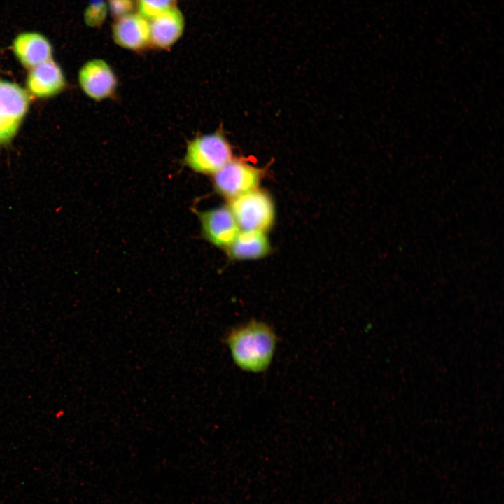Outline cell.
I'll return each instance as SVG.
<instances>
[{"mask_svg":"<svg viewBox=\"0 0 504 504\" xmlns=\"http://www.w3.org/2000/svg\"><path fill=\"white\" fill-rule=\"evenodd\" d=\"M108 6L112 16L118 20L132 13L134 2L133 0H109Z\"/></svg>","mask_w":504,"mask_h":504,"instance_id":"obj_15","label":"cell"},{"mask_svg":"<svg viewBox=\"0 0 504 504\" xmlns=\"http://www.w3.org/2000/svg\"><path fill=\"white\" fill-rule=\"evenodd\" d=\"M30 102L29 94L17 84L0 80V144L17 133Z\"/></svg>","mask_w":504,"mask_h":504,"instance_id":"obj_5","label":"cell"},{"mask_svg":"<svg viewBox=\"0 0 504 504\" xmlns=\"http://www.w3.org/2000/svg\"><path fill=\"white\" fill-rule=\"evenodd\" d=\"M262 169L232 158L213 176L215 190L227 201L259 188Z\"/></svg>","mask_w":504,"mask_h":504,"instance_id":"obj_4","label":"cell"},{"mask_svg":"<svg viewBox=\"0 0 504 504\" xmlns=\"http://www.w3.org/2000/svg\"><path fill=\"white\" fill-rule=\"evenodd\" d=\"M175 4L176 0H137L139 14L147 20L174 7Z\"/></svg>","mask_w":504,"mask_h":504,"instance_id":"obj_13","label":"cell"},{"mask_svg":"<svg viewBox=\"0 0 504 504\" xmlns=\"http://www.w3.org/2000/svg\"><path fill=\"white\" fill-rule=\"evenodd\" d=\"M106 13L105 0H91L84 13L85 22L90 27H99L104 21Z\"/></svg>","mask_w":504,"mask_h":504,"instance_id":"obj_14","label":"cell"},{"mask_svg":"<svg viewBox=\"0 0 504 504\" xmlns=\"http://www.w3.org/2000/svg\"><path fill=\"white\" fill-rule=\"evenodd\" d=\"M232 158L229 141L217 131L190 140L186 147L183 162L195 172L213 175Z\"/></svg>","mask_w":504,"mask_h":504,"instance_id":"obj_3","label":"cell"},{"mask_svg":"<svg viewBox=\"0 0 504 504\" xmlns=\"http://www.w3.org/2000/svg\"><path fill=\"white\" fill-rule=\"evenodd\" d=\"M199 218L202 235L206 240L225 251L240 232L227 205L202 211L199 214Z\"/></svg>","mask_w":504,"mask_h":504,"instance_id":"obj_6","label":"cell"},{"mask_svg":"<svg viewBox=\"0 0 504 504\" xmlns=\"http://www.w3.org/2000/svg\"><path fill=\"white\" fill-rule=\"evenodd\" d=\"M276 342L273 330L258 321L234 328L225 339L235 364L243 370L255 373L268 368Z\"/></svg>","mask_w":504,"mask_h":504,"instance_id":"obj_1","label":"cell"},{"mask_svg":"<svg viewBox=\"0 0 504 504\" xmlns=\"http://www.w3.org/2000/svg\"><path fill=\"white\" fill-rule=\"evenodd\" d=\"M227 206L240 230L267 233L274 223V201L267 191L259 188L229 200Z\"/></svg>","mask_w":504,"mask_h":504,"instance_id":"obj_2","label":"cell"},{"mask_svg":"<svg viewBox=\"0 0 504 504\" xmlns=\"http://www.w3.org/2000/svg\"><path fill=\"white\" fill-rule=\"evenodd\" d=\"M64 86V74L52 59L31 69L27 79L29 92L37 97L53 96Z\"/></svg>","mask_w":504,"mask_h":504,"instance_id":"obj_11","label":"cell"},{"mask_svg":"<svg viewBox=\"0 0 504 504\" xmlns=\"http://www.w3.org/2000/svg\"><path fill=\"white\" fill-rule=\"evenodd\" d=\"M78 81L85 94L96 101L112 97L118 86L113 69L106 62L99 59L88 61L81 67Z\"/></svg>","mask_w":504,"mask_h":504,"instance_id":"obj_7","label":"cell"},{"mask_svg":"<svg viewBox=\"0 0 504 504\" xmlns=\"http://www.w3.org/2000/svg\"><path fill=\"white\" fill-rule=\"evenodd\" d=\"M112 31L114 41L124 48L140 51L150 45L149 22L139 13L117 20Z\"/></svg>","mask_w":504,"mask_h":504,"instance_id":"obj_8","label":"cell"},{"mask_svg":"<svg viewBox=\"0 0 504 504\" xmlns=\"http://www.w3.org/2000/svg\"><path fill=\"white\" fill-rule=\"evenodd\" d=\"M13 50L18 61L32 69L51 59L52 48L49 41L37 32L18 34L13 42Z\"/></svg>","mask_w":504,"mask_h":504,"instance_id":"obj_10","label":"cell"},{"mask_svg":"<svg viewBox=\"0 0 504 504\" xmlns=\"http://www.w3.org/2000/svg\"><path fill=\"white\" fill-rule=\"evenodd\" d=\"M225 251L234 260H258L269 255L271 244L267 232L240 230Z\"/></svg>","mask_w":504,"mask_h":504,"instance_id":"obj_12","label":"cell"},{"mask_svg":"<svg viewBox=\"0 0 504 504\" xmlns=\"http://www.w3.org/2000/svg\"><path fill=\"white\" fill-rule=\"evenodd\" d=\"M149 20L150 43L157 48H170L183 33V17L176 7L171 8Z\"/></svg>","mask_w":504,"mask_h":504,"instance_id":"obj_9","label":"cell"}]
</instances>
